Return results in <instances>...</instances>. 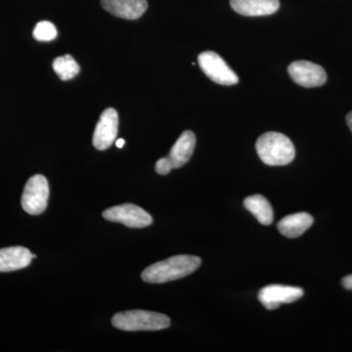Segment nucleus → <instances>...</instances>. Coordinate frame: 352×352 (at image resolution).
I'll list each match as a JSON object with an SVG mask.
<instances>
[{
    "label": "nucleus",
    "instance_id": "f257e3e1",
    "mask_svg": "<svg viewBox=\"0 0 352 352\" xmlns=\"http://www.w3.org/2000/svg\"><path fill=\"white\" fill-rule=\"evenodd\" d=\"M201 261L195 256H175L166 261L152 264L143 271V281L151 284H162L188 276L200 267Z\"/></svg>",
    "mask_w": 352,
    "mask_h": 352
},
{
    "label": "nucleus",
    "instance_id": "f03ea898",
    "mask_svg": "<svg viewBox=\"0 0 352 352\" xmlns=\"http://www.w3.org/2000/svg\"><path fill=\"white\" fill-rule=\"evenodd\" d=\"M256 153L261 161L267 166H286L294 161L295 146L284 134L266 132L256 141Z\"/></svg>",
    "mask_w": 352,
    "mask_h": 352
},
{
    "label": "nucleus",
    "instance_id": "7ed1b4c3",
    "mask_svg": "<svg viewBox=\"0 0 352 352\" xmlns=\"http://www.w3.org/2000/svg\"><path fill=\"white\" fill-rule=\"evenodd\" d=\"M113 327L126 332L160 331L170 327V319L166 315L146 310H129L113 317Z\"/></svg>",
    "mask_w": 352,
    "mask_h": 352
},
{
    "label": "nucleus",
    "instance_id": "20e7f679",
    "mask_svg": "<svg viewBox=\"0 0 352 352\" xmlns=\"http://www.w3.org/2000/svg\"><path fill=\"white\" fill-rule=\"evenodd\" d=\"M50 197V185L45 176H32L25 184L23 192L22 207L25 212L32 215L43 214L47 207Z\"/></svg>",
    "mask_w": 352,
    "mask_h": 352
},
{
    "label": "nucleus",
    "instance_id": "39448f33",
    "mask_svg": "<svg viewBox=\"0 0 352 352\" xmlns=\"http://www.w3.org/2000/svg\"><path fill=\"white\" fill-rule=\"evenodd\" d=\"M198 62L201 71L212 82L221 85H234L239 82V78L235 72L214 51H205L201 53L198 57Z\"/></svg>",
    "mask_w": 352,
    "mask_h": 352
},
{
    "label": "nucleus",
    "instance_id": "423d86ee",
    "mask_svg": "<svg viewBox=\"0 0 352 352\" xmlns=\"http://www.w3.org/2000/svg\"><path fill=\"white\" fill-rule=\"evenodd\" d=\"M103 217L109 221L118 222L131 228H144L152 224L151 215L138 206L132 204L116 206L103 212Z\"/></svg>",
    "mask_w": 352,
    "mask_h": 352
},
{
    "label": "nucleus",
    "instance_id": "0eeeda50",
    "mask_svg": "<svg viewBox=\"0 0 352 352\" xmlns=\"http://www.w3.org/2000/svg\"><path fill=\"white\" fill-rule=\"evenodd\" d=\"M119 127V115L113 108H108L101 113L92 138L94 147L99 151L107 150L116 142Z\"/></svg>",
    "mask_w": 352,
    "mask_h": 352
},
{
    "label": "nucleus",
    "instance_id": "6e6552de",
    "mask_svg": "<svg viewBox=\"0 0 352 352\" xmlns=\"http://www.w3.org/2000/svg\"><path fill=\"white\" fill-rule=\"evenodd\" d=\"M289 75L300 87L311 88L321 87L327 80L325 69L312 62L296 61L289 65Z\"/></svg>",
    "mask_w": 352,
    "mask_h": 352
},
{
    "label": "nucleus",
    "instance_id": "1a4fd4ad",
    "mask_svg": "<svg viewBox=\"0 0 352 352\" xmlns=\"http://www.w3.org/2000/svg\"><path fill=\"white\" fill-rule=\"evenodd\" d=\"M305 295V291L298 287L270 285L258 293L259 302L268 310L276 309L283 303H293Z\"/></svg>",
    "mask_w": 352,
    "mask_h": 352
},
{
    "label": "nucleus",
    "instance_id": "9d476101",
    "mask_svg": "<svg viewBox=\"0 0 352 352\" xmlns=\"http://www.w3.org/2000/svg\"><path fill=\"white\" fill-rule=\"evenodd\" d=\"M102 6L117 17L126 20H136L146 12L147 0H101Z\"/></svg>",
    "mask_w": 352,
    "mask_h": 352
},
{
    "label": "nucleus",
    "instance_id": "9b49d317",
    "mask_svg": "<svg viewBox=\"0 0 352 352\" xmlns=\"http://www.w3.org/2000/svg\"><path fill=\"white\" fill-rule=\"evenodd\" d=\"M230 6L241 15L258 17L277 12L279 0H230Z\"/></svg>",
    "mask_w": 352,
    "mask_h": 352
},
{
    "label": "nucleus",
    "instance_id": "f8f14e48",
    "mask_svg": "<svg viewBox=\"0 0 352 352\" xmlns=\"http://www.w3.org/2000/svg\"><path fill=\"white\" fill-rule=\"evenodd\" d=\"M32 254L24 247H9L0 250V272L23 270L32 263Z\"/></svg>",
    "mask_w": 352,
    "mask_h": 352
},
{
    "label": "nucleus",
    "instance_id": "ddd939ff",
    "mask_svg": "<svg viewBox=\"0 0 352 352\" xmlns=\"http://www.w3.org/2000/svg\"><path fill=\"white\" fill-rule=\"evenodd\" d=\"M196 146V136L193 132L186 131L183 132L175 144L171 148L168 157L173 164V168H179L188 163L193 155Z\"/></svg>",
    "mask_w": 352,
    "mask_h": 352
},
{
    "label": "nucleus",
    "instance_id": "4468645a",
    "mask_svg": "<svg viewBox=\"0 0 352 352\" xmlns=\"http://www.w3.org/2000/svg\"><path fill=\"white\" fill-rule=\"evenodd\" d=\"M314 217L307 212L287 215L278 223V230L287 238L300 237L314 224Z\"/></svg>",
    "mask_w": 352,
    "mask_h": 352
},
{
    "label": "nucleus",
    "instance_id": "2eb2a0df",
    "mask_svg": "<svg viewBox=\"0 0 352 352\" xmlns=\"http://www.w3.org/2000/svg\"><path fill=\"white\" fill-rule=\"evenodd\" d=\"M245 208L254 215L259 223L270 226L274 219L272 206L267 199L261 195L248 197L244 201Z\"/></svg>",
    "mask_w": 352,
    "mask_h": 352
},
{
    "label": "nucleus",
    "instance_id": "dca6fc26",
    "mask_svg": "<svg viewBox=\"0 0 352 352\" xmlns=\"http://www.w3.org/2000/svg\"><path fill=\"white\" fill-rule=\"evenodd\" d=\"M52 67L62 80H72L80 73V66L71 55L57 57L53 61Z\"/></svg>",
    "mask_w": 352,
    "mask_h": 352
},
{
    "label": "nucleus",
    "instance_id": "f3484780",
    "mask_svg": "<svg viewBox=\"0 0 352 352\" xmlns=\"http://www.w3.org/2000/svg\"><path fill=\"white\" fill-rule=\"evenodd\" d=\"M57 34L56 28L52 23L41 21L34 28L32 36L38 41H51L57 38Z\"/></svg>",
    "mask_w": 352,
    "mask_h": 352
},
{
    "label": "nucleus",
    "instance_id": "a211bd4d",
    "mask_svg": "<svg viewBox=\"0 0 352 352\" xmlns=\"http://www.w3.org/2000/svg\"><path fill=\"white\" fill-rule=\"evenodd\" d=\"M173 170V164H171L170 160L168 157H162L156 164V171L157 173L161 175H166Z\"/></svg>",
    "mask_w": 352,
    "mask_h": 352
},
{
    "label": "nucleus",
    "instance_id": "6ab92c4d",
    "mask_svg": "<svg viewBox=\"0 0 352 352\" xmlns=\"http://www.w3.org/2000/svg\"><path fill=\"white\" fill-rule=\"evenodd\" d=\"M342 284L344 289L352 291V275L344 277V279L342 280Z\"/></svg>",
    "mask_w": 352,
    "mask_h": 352
},
{
    "label": "nucleus",
    "instance_id": "aec40b11",
    "mask_svg": "<svg viewBox=\"0 0 352 352\" xmlns=\"http://www.w3.org/2000/svg\"><path fill=\"white\" fill-rule=\"evenodd\" d=\"M346 124H347V126H349V129H351V131L352 132V111H351V112L347 113Z\"/></svg>",
    "mask_w": 352,
    "mask_h": 352
},
{
    "label": "nucleus",
    "instance_id": "412c9836",
    "mask_svg": "<svg viewBox=\"0 0 352 352\" xmlns=\"http://www.w3.org/2000/svg\"><path fill=\"white\" fill-rule=\"evenodd\" d=\"M124 144H126V141H124V139L120 138L116 141V145H117L118 148H122L124 147Z\"/></svg>",
    "mask_w": 352,
    "mask_h": 352
}]
</instances>
